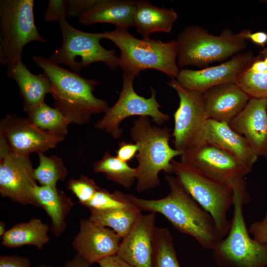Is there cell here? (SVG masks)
<instances>
[{
  "mask_svg": "<svg viewBox=\"0 0 267 267\" xmlns=\"http://www.w3.org/2000/svg\"><path fill=\"white\" fill-rule=\"evenodd\" d=\"M167 84L176 91L179 99L174 114V148L182 153L207 143L208 119L203 93L184 89L176 79Z\"/></svg>",
  "mask_w": 267,
  "mask_h": 267,
  "instance_id": "obj_10",
  "label": "cell"
},
{
  "mask_svg": "<svg viewBox=\"0 0 267 267\" xmlns=\"http://www.w3.org/2000/svg\"><path fill=\"white\" fill-rule=\"evenodd\" d=\"M248 231L256 240L267 244V212L264 218L251 224Z\"/></svg>",
  "mask_w": 267,
  "mask_h": 267,
  "instance_id": "obj_36",
  "label": "cell"
},
{
  "mask_svg": "<svg viewBox=\"0 0 267 267\" xmlns=\"http://www.w3.org/2000/svg\"><path fill=\"white\" fill-rule=\"evenodd\" d=\"M99 188L93 179L84 175L78 179L71 178L68 184V189L84 206L91 200Z\"/></svg>",
  "mask_w": 267,
  "mask_h": 267,
  "instance_id": "obj_33",
  "label": "cell"
},
{
  "mask_svg": "<svg viewBox=\"0 0 267 267\" xmlns=\"http://www.w3.org/2000/svg\"><path fill=\"white\" fill-rule=\"evenodd\" d=\"M171 164L173 173L192 197L211 215L219 236L224 238L230 227L227 214L233 204V188L180 161L173 160Z\"/></svg>",
  "mask_w": 267,
  "mask_h": 267,
  "instance_id": "obj_7",
  "label": "cell"
},
{
  "mask_svg": "<svg viewBox=\"0 0 267 267\" xmlns=\"http://www.w3.org/2000/svg\"><path fill=\"white\" fill-rule=\"evenodd\" d=\"M134 78L132 75L123 74V86L118 99L94 125L96 129L104 130L115 139L122 135L123 130L120 124L128 117H151L157 125L163 124L169 119L167 114L160 110L161 106L156 99V92L153 88H151V95L149 98H146L135 92L133 86Z\"/></svg>",
  "mask_w": 267,
  "mask_h": 267,
  "instance_id": "obj_11",
  "label": "cell"
},
{
  "mask_svg": "<svg viewBox=\"0 0 267 267\" xmlns=\"http://www.w3.org/2000/svg\"><path fill=\"white\" fill-rule=\"evenodd\" d=\"M237 84L250 98H267V48L254 57Z\"/></svg>",
  "mask_w": 267,
  "mask_h": 267,
  "instance_id": "obj_27",
  "label": "cell"
},
{
  "mask_svg": "<svg viewBox=\"0 0 267 267\" xmlns=\"http://www.w3.org/2000/svg\"><path fill=\"white\" fill-rule=\"evenodd\" d=\"M62 44L47 59L58 65L64 64L79 74L83 68L94 62H102L112 70L119 66V58L114 49H105L100 44L101 33H92L77 29L66 19L59 22Z\"/></svg>",
  "mask_w": 267,
  "mask_h": 267,
  "instance_id": "obj_9",
  "label": "cell"
},
{
  "mask_svg": "<svg viewBox=\"0 0 267 267\" xmlns=\"http://www.w3.org/2000/svg\"><path fill=\"white\" fill-rule=\"evenodd\" d=\"M154 267H181L174 241L166 227H156L154 248Z\"/></svg>",
  "mask_w": 267,
  "mask_h": 267,
  "instance_id": "obj_31",
  "label": "cell"
},
{
  "mask_svg": "<svg viewBox=\"0 0 267 267\" xmlns=\"http://www.w3.org/2000/svg\"><path fill=\"white\" fill-rule=\"evenodd\" d=\"M97 0H67V15L78 17L90 9Z\"/></svg>",
  "mask_w": 267,
  "mask_h": 267,
  "instance_id": "obj_35",
  "label": "cell"
},
{
  "mask_svg": "<svg viewBox=\"0 0 267 267\" xmlns=\"http://www.w3.org/2000/svg\"><path fill=\"white\" fill-rule=\"evenodd\" d=\"M34 195L40 207L50 219L52 234L56 237H60L66 228V219L74 205L73 202L57 187L37 185Z\"/></svg>",
  "mask_w": 267,
  "mask_h": 267,
  "instance_id": "obj_23",
  "label": "cell"
},
{
  "mask_svg": "<svg viewBox=\"0 0 267 267\" xmlns=\"http://www.w3.org/2000/svg\"><path fill=\"white\" fill-rule=\"evenodd\" d=\"M208 119L229 124L250 97L236 83L221 84L203 93Z\"/></svg>",
  "mask_w": 267,
  "mask_h": 267,
  "instance_id": "obj_19",
  "label": "cell"
},
{
  "mask_svg": "<svg viewBox=\"0 0 267 267\" xmlns=\"http://www.w3.org/2000/svg\"><path fill=\"white\" fill-rule=\"evenodd\" d=\"M36 267H53L52 265H46V264H41Z\"/></svg>",
  "mask_w": 267,
  "mask_h": 267,
  "instance_id": "obj_43",
  "label": "cell"
},
{
  "mask_svg": "<svg viewBox=\"0 0 267 267\" xmlns=\"http://www.w3.org/2000/svg\"><path fill=\"white\" fill-rule=\"evenodd\" d=\"M39 164L34 169V176L42 186L56 187L58 181H64L68 175L67 170L61 159L52 155L46 156L38 153Z\"/></svg>",
  "mask_w": 267,
  "mask_h": 267,
  "instance_id": "obj_30",
  "label": "cell"
},
{
  "mask_svg": "<svg viewBox=\"0 0 267 267\" xmlns=\"http://www.w3.org/2000/svg\"><path fill=\"white\" fill-rule=\"evenodd\" d=\"M0 127V136L10 149L23 156L29 157L32 153H44L63 140L40 129L28 118L12 114L2 119Z\"/></svg>",
  "mask_w": 267,
  "mask_h": 267,
  "instance_id": "obj_15",
  "label": "cell"
},
{
  "mask_svg": "<svg viewBox=\"0 0 267 267\" xmlns=\"http://www.w3.org/2000/svg\"><path fill=\"white\" fill-rule=\"evenodd\" d=\"M33 0L0 1V63L7 69L22 61L25 46L46 43L36 26Z\"/></svg>",
  "mask_w": 267,
  "mask_h": 267,
  "instance_id": "obj_8",
  "label": "cell"
},
{
  "mask_svg": "<svg viewBox=\"0 0 267 267\" xmlns=\"http://www.w3.org/2000/svg\"><path fill=\"white\" fill-rule=\"evenodd\" d=\"M170 192L158 199H145L127 194L129 200L142 211L159 213L179 232L193 237L204 249L213 250L222 239L215 222L189 194L176 177L166 175Z\"/></svg>",
  "mask_w": 267,
  "mask_h": 267,
  "instance_id": "obj_1",
  "label": "cell"
},
{
  "mask_svg": "<svg viewBox=\"0 0 267 267\" xmlns=\"http://www.w3.org/2000/svg\"><path fill=\"white\" fill-rule=\"evenodd\" d=\"M67 15V0H49L45 10L44 19L46 22H60L66 19Z\"/></svg>",
  "mask_w": 267,
  "mask_h": 267,
  "instance_id": "obj_34",
  "label": "cell"
},
{
  "mask_svg": "<svg viewBox=\"0 0 267 267\" xmlns=\"http://www.w3.org/2000/svg\"><path fill=\"white\" fill-rule=\"evenodd\" d=\"M6 75L16 83L23 99V109L27 113L44 102L45 95L51 93V84L47 76L44 73L33 74L22 61L7 69Z\"/></svg>",
  "mask_w": 267,
  "mask_h": 267,
  "instance_id": "obj_21",
  "label": "cell"
},
{
  "mask_svg": "<svg viewBox=\"0 0 267 267\" xmlns=\"http://www.w3.org/2000/svg\"><path fill=\"white\" fill-rule=\"evenodd\" d=\"M254 58L250 51L241 52L217 66L197 70L181 69L176 80L184 89L200 93L221 84H237Z\"/></svg>",
  "mask_w": 267,
  "mask_h": 267,
  "instance_id": "obj_14",
  "label": "cell"
},
{
  "mask_svg": "<svg viewBox=\"0 0 267 267\" xmlns=\"http://www.w3.org/2000/svg\"><path fill=\"white\" fill-rule=\"evenodd\" d=\"M207 141L252 168L259 157L246 139L226 123L208 119Z\"/></svg>",
  "mask_w": 267,
  "mask_h": 267,
  "instance_id": "obj_22",
  "label": "cell"
},
{
  "mask_svg": "<svg viewBox=\"0 0 267 267\" xmlns=\"http://www.w3.org/2000/svg\"><path fill=\"white\" fill-rule=\"evenodd\" d=\"M48 226L38 218L14 225L1 237L5 247L14 248L23 246H34L42 250L49 241Z\"/></svg>",
  "mask_w": 267,
  "mask_h": 267,
  "instance_id": "obj_25",
  "label": "cell"
},
{
  "mask_svg": "<svg viewBox=\"0 0 267 267\" xmlns=\"http://www.w3.org/2000/svg\"><path fill=\"white\" fill-rule=\"evenodd\" d=\"M122 238L112 229L88 219L79 221V230L71 244L77 254L92 265L117 254Z\"/></svg>",
  "mask_w": 267,
  "mask_h": 267,
  "instance_id": "obj_16",
  "label": "cell"
},
{
  "mask_svg": "<svg viewBox=\"0 0 267 267\" xmlns=\"http://www.w3.org/2000/svg\"><path fill=\"white\" fill-rule=\"evenodd\" d=\"M156 214H141L120 244L117 255L134 267H154Z\"/></svg>",
  "mask_w": 267,
  "mask_h": 267,
  "instance_id": "obj_17",
  "label": "cell"
},
{
  "mask_svg": "<svg viewBox=\"0 0 267 267\" xmlns=\"http://www.w3.org/2000/svg\"><path fill=\"white\" fill-rule=\"evenodd\" d=\"M244 36L247 40H250L254 44L262 47L267 43V33L263 31L251 33L249 30H245Z\"/></svg>",
  "mask_w": 267,
  "mask_h": 267,
  "instance_id": "obj_40",
  "label": "cell"
},
{
  "mask_svg": "<svg viewBox=\"0 0 267 267\" xmlns=\"http://www.w3.org/2000/svg\"><path fill=\"white\" fill-rule=\"evenodd\" d=\"M103 39L112 41L120 49L119 66L123 74L138 77L148 69L158 70L175 79L179 73L177 65V40L164 42L149 38L138 39L119 28L102 33Z\"/></svg>",
  "mask_w": 267,
  "mask_h": 267,
  "instance_id": "obj_3",
  "label": "cell"
},
{
  "mask_svg": "<svg viewBox=\"0 0 267 267\" xmlns=\"http://www.w3.org/2000/svg\"><path fill=\"white\" fill-rule=\"evenodd\" d=\"M245 30L234 33L224 29L218 36L201 27L188 26L178 35L177 65L203 67L242 52L247 46Z\"/></svg>",
  "mask_w": 267,
  "mask_h": 267,
  "instance_id": "obj_6",
  "label": "cell"
},
{
  "mask_svg": "<svg viewBox=\"0 0 267 267\" xmlns=\"http://www.w3.org/2000/svg\"><path fill=\"white\" fill-rule=\"evenodd\" d=\"M6 224L2 222H0V236L2 237L6 232Z\"/></svg>",
  "mask_w": 267,
  "mask_h": 267,
  "instance_id": "obj_42",
  "label": "cell"
},
{
  "mask_svg": "<svg viewBox=\"0 0 267 267\" xmlns=\"http://www.w3.org/2000/svg\"><path fill=\"white\" fill-rule=\"evenodd\" d=\"M131 136L139 147L135 156L138 163L135 168L136 191L140 193L160 186V172L173 173L171 162L182 154L170 145L171 130L152 126L148 117H138L131 128Z\"/></svg>",
  "mask_w": 267,
  "mask_h": 267,
  "instance_id": "obj_4",
  "label": "cell"
},
{
  "mask_svg": "<svg viewBox=\"0 0 267 267\" xmlns=\"http://www.w3.org/2000/svg\"><path fill=\"white\" fill-rule=\"evenodd\" d=\"M138 148V145L136 143L120 142L116 151V156L121 160L128 163L136 156Z\"/></svg>",
  "mask_w": 267,
  "mask_h": 267,
  "instance_id": "obj_37",
  "label": "cell"
},
{
  "mask_svg": "<svg viewBox=\"0 0 267 267\" xmlns=\"http://www.w3.org/2000/svg\"><path fill=\"white\" fill-rule=\"evenodd\" d=\"M133 205L129 200L127 194L118 190L111 193L100 187L85 207L89 209L109 210L128 208Z\"/></svg>",
  "mask_w": 267,
  "mask_h": 267,
  "instance_id": "obj_32",
  "label": "cell"
},
{
  "mask_svg": "<svg viewBox=\"0 0 267 267\" xmlns=\"http://www.w3.org/2000/svg\"><path fill=\"white\" fill-rule=\"evenodd\" d=\"M98 264L100 267H134L117 255L106 257L100 260Z\"/></svg>",
  "mask_w": 267,
  "mask_h": 267,
  "instance_id": "obj_39",
  "label": "cell"
},
{
  "mask_svg": "<svg viewBox=\"0 0 267 267\" xmlns=\"http://www.w3.org/2000/svg\"><path fill=\"white\" fill-rule=\"evenodd\" d=\"M93 170L95 173L103 174L108 180L126 188H130L136 179V168H132L128 163L108 151L93 164Z\"/></svg>",
  "mask_w": 267,
  "mask_h": 267,
  "instance_id": "obj_29",
  "label": "cell"
},
{
  "mask_svg": "<svg viewBox=\"0 0 267 267\" xmlns=\"http://www.w3.org/2000/svg\"><path fill=\"white\" fill-rule=\"evenodd\" d=\"M30 260L26 257L19 255H1L0 267H31Z\"/></svg>",
  "mask_w": 267,
  "mask_h": 267,
  "instance_id": "obj_38",
  "label": "cell"
},
{
  "mask_svg": "<svg viewBox=\"0 0 267 267\" xmlns=\"http://www.w3.org/2000/svg\"><path fill=\"white\" fill-rule=\"evenodd\" d=\"M136 1L133 0H97L79 19L84 25L99 23L113 24L116 28L127 29L134 26Z\"/></svg>",
  "mask_w": 267,
  "mask_h": 267,
  "instance_id": "obj_20",
  "label": "cell"
},
{
  "mask_svg": "<svg viewBox=\"0 0 267 267\" xmlns=\"http://www.w3.org/2000/svg\"><path fill=\"white\" fill-rule=\"evenodd\" d=\"M90 265L83 258L76 254L73 258L66 262L64 267H90Z\"/></svg>",
  "mask_w": 267,
  "mask_h": 267,
  "instance_id": "obj_41",
  "label": "cell"
},
{
  "mask_svg": "<svg viewBox=\"0 0 267 267\" xmlns=\"http://www.w3.org/2000/svg\"><path fill=\"white\" fill-rule=\"evenodd\" d=\"M28 119L36 126L52 136L62 138L67 134L69 123L56 108L44 102L28 113Z\"/></svg>",
  "mask_w": 267,
  "mask_h": 267,
  "instance_id": "obj_28",
  "label": "cell"
},
{
  "mask_svg": "<svg viewBox=\"0 0 267 267\" xmlns=\"http://www.w3.org/2000/svg\"><path fill=\"white\" fill-rule=\"evenodd\" d=\"M229 125L259 156L267 158V98H251Z\"/></svg>",
  "mask_w": 267,
  "mask_h": 267,
  "instance_id": "obj_18",
  "label": "cell"
},
{
  "mask_svg": "<svg viewBox=\"0 0 267 267\" xmlns=\"http://www.w3.org/2000/svg\"><path fill=\"white\" fill-rule=\"evenodd\" d=\"M89 219L95 223L113 230L122 239L142 214L135 206L109 210L89 209Z\"/></svg>",
  "mask_w": 267,
  "mask_h": 267,
  "instance_id": "obj_26",
  "label": "cell"
},
{
  "mask_svg": "<svg viewBox=\"0 0 267 267\" xmlns=\"http://www.w3.org/2000/svg\"><path fill=\"white\" fill-rule=\"evenodd\" d=\"M233 213L227 235L212 250L215 262L222 267H264L267 266V244L250 236L243 206L250 196L246 186L233 189Z\"/></svg>",
  "mask_w": 267,
  "mask_h": 267,
  "instance_id": "obj_5",
  "label": "cell"
},
{
  "mask_svg": "<svg viewBox=\"0 0 267 267\" xmlns=\"http://www.w3.org/2000/svg\"><path fill=\"white\" fill-rule=\"evenodd\" d=\"M32 61L43 69L49 79L55 108L69 124H86L92 115L105 113L109 108L105 100L93 94L99 83L98 80L85 79L41 55L34 56Z\"/></svg>",
  "mask_w": 267,
  "mask_h": 267,
  "instance_id": "obj_2",
  "label": "cell"
},
{
  "mask_svg": "<svg viewBox=\"0 0 267 267\" xmlns=\"http://www.w3.org/2000/svg\"><path fill=\"white\" fill-rule=\"evenodd\" d=\"M0 193L23 205L40 207L34 195L37 185L29 157L12 151L0 137Z\"/></svg>",
  "mask_w": 267,
  "mask_h": 267,
  "instance_id": "obj_12",
  "label": "cell"
},
{
  "mask_svg": "<svg viewBox=\"0 0 267 267\" xmlns=\"http://www.w3.org/2000/svg\"><path fill=\"white\" fill-rule=\"evenodd\" d=\"M180 161L230 185L233 189L246 183L244 178L253 169L235 156L208 142L182 153Z\"/></svg>",
  "mask_w": 267,
  "mask_h": 267,
  "instance_id": "obj_13",
  "label": "cell"
},
{
  "mask_svg": "<svg viewBox=\"0 0 267 267\" xmlns=\"http://www.w3.org/2000/svg\"><path fill=\"white\" fill-rule=\"evenodd\" d=\"M172 8H159L147 0L136 1L133 22L137 32L143 38L158 32L169 33L178 19Z\"/></svg>",
  "mask_w": 267,
  "mask_h": 267,
  "instance_id": "obj_24",
  "label": "cell"
}]
</instances>
